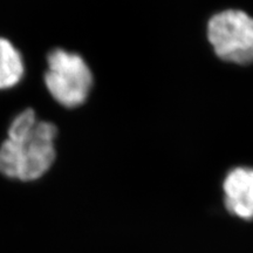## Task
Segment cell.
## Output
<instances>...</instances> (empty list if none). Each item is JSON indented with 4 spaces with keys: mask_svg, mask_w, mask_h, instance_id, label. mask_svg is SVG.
<instances>
[{
    "mask_svg": "<svg viewBox=\"0 0 253 253\" xmlns=\"http://www.w3.org/2000/svg\"><path fill=\"white\" fill-rule=\"evenodd\" d=\"M56 134V126L38 120L34 110L19 113L0 145V172L23 182L39 179L55 161Z\"/></svg>",
    "mask_w": 253,
    "mask_h": 253,
    "instance_id": "cell-1",
    "label": "cell"
},
{
    "mask_svg": "<svg viewBox=\"0 0 253 253\" xmlns=\"http://www.w3.org/2000/svg\"><path fill=\"white\" fill-rule=\"evenodd\" d=\"M47 63L45 84L53 99L66 108L84 103L93 87V74L82 56L55 48L47 55Z\"/></svg>",
    "mask_w": 253,
    "mask_h": 253,
    "instance_id": "cell-2",
    "label": "cell"
},
{
    "mask_svg": "<svg viewBox=\"0 0 253 253\" xmlns=\"http://www.w3.org/2000/svg\"><path fill=\"white\" fill-rule=\"evenodd\" d=\"M208 38L221 60L237 65L253 62V18L240 9H225L208 24Z\"/></svg>",
    "mask_w": 253,
    "mask_h": 253,
    "instance_id": "cell-3",
    "label": "cell"
},
{
    "mask_svg": "<svg viewBox=\"0 0 253 253\" xmlns=\"http://www.w3.org/2000/svg\"><path fill=\"white\" fill-rule=\"evenodd\" d=\"M224 205L231 216L253 221V169L236 168L224 181Z\"/></svg>",
    "mask_w": 253,
    "mask_h": 253,
    "instance_id": "cell-4",
    "label": "cell"
},
{
    "mask_svg": "<svg viewBox=\"0 0 253 253\" xmlns=\"http://www.w3.org/2000/svg\"><path fill=\"white\" fill-rule=\"evenodd\" d=\"M24 73L25 65L20 52L11 41L0 38V90L17 86Z\"/></svg>",
    "mask_w": 253,
    "mask_h": 253,
    "instance_id": "cell-5",
    "label": "cell"
}]
</instances>
